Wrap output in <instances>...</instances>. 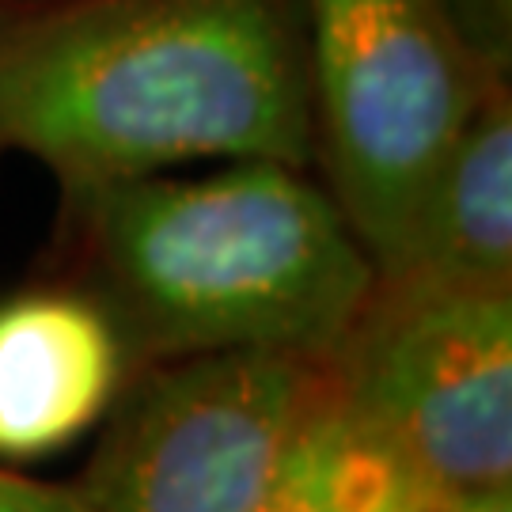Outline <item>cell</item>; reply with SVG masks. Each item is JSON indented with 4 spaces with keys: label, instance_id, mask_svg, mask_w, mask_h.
Masks as SVG:
<instances>
[{
    "label": "cell",
    "instance_id": "1",
    "mask_svg": "<svg viewBox=\"0 0 512 512\" xmlns=\"http://www.w3.org/2000/svg\"><path fill=\"white\" fill-rule=\"evenodd\" d=\"M31 156L61 190L190 160L311 171L300 0L0 4V160Z\"/></svg>",
    "mask_w": 512,
    "mask_h": 512
},
{
    "label": "cell",
    "instance_id": "2",
    "mask_svg": "<svg viewBox=\"0 0 512 512\" xmlns=\"http://www.w3.org/2000/svg\"><path fill=\"white\" fill-rule=\"evenodd\" d=\"M65 251L69 285L103 304L137 365L205 353L323 361L376 281L327 186L281 160L65 190Z\"/></svg>",
    "mask_w": 512,
    "mask_h": 512
},
{
    "label": "cell",
    "instance_id": "3",
    "mask_svg": "<svg viewBox=\"0 0 512 512\" xmlns=\"http://www.w3.org/2000/svg\"><path fill=\"white\" fill-rule=\"evenodd\" d=\"M311 171L380 270L478 99L497 80L440 0H300Z\"/></svg>",
    "mask_w": 512,
    "mask_h": 512
},
{
    "label": "cell",
    "instance_id": "4",
    "mask_svg": "<svg viewBox=\"0 0 512 512\" xmlns=\"http://www.w3.org/2000/svg\"><path fill=\"white\" fill-rule=\"evenodd\" d=\"M319 365L444 501L512 482V289L376 277Z\"/></svg>",
    "mask_w": 512,
    "mask_h": 512
},
{
    "label": "cell",
    "instance_id": "5",
    "mask_svg": "<svg viewBox=\"0 0 512 512\" xmlns=\"http://www.w3.org/2000/svg\"><path fill=\"white\" fill-rule=\"evenodd\" d=\"M315 376L293 353L137 365L80 494L92 512H251Z\"/></svg>",
    "mask_w": 512,
    "mask_h": 512
},
{
    "label": "cell",
    "instance_id": "6",
    "mask_svg": "<svg viewBox=\"0 0 512 512\" xmlns=\"http://www.w3.org/2000/svg\"><path fill=\"white\" fill-rule=\"evenodd\" d=\"M129 353L76 285L0 300V459H35L92 429L126 384Z\"/></svg>",
    "mask_w": 512,
    "mask_h": 512
},
{
    "label": "cell",
    "instance_id": "7",
    "mask_svg": "<svg viewBox=\"0 0 512 512\" xmlns=\"http://www.w3.org/2000/svg\"><path fill=\"white\" fill-rule=\"evenodd\" d=\"M376 277L512 289V84H494L478 99Z\"/></svg>",
    "mask_w": 512,
    "mask_h": 512
},
{
    "label": "cell",
    "instance_id": "8",
    "mask_svg": "<svg viewBox=\"0 0 512 512\" xmlns=\"http://www.w3.org/2000/svg\"><path fill=\"white\" fill-rule=\"evenodd\" d=\"M418 467L327 387L323 365L251 512H440Z\"/></svg>",
    "mask_w": 512,
    "mask_h": 512
},
{
    "label": "cell",
    "instance_id": "9",
    "mask_svg": "<svg viewBox=\"0 0 512 512\" xmlns=\"http://www.w3.org/2000/svg\"><path fill=\"white\" fill-rule=\"evenodd\" d=\"M459 42L497 80H512V0H440Z\"/></svg>",
    "mask_w": 512,
    "mask_h": 512
},
{
    "label": "cell",
    "instance_id": "10",
    "mask_svg": "<svg viewBox=\"0 0 512 512\" xmlns=\"http://www.w3.org/2000/svg\"><path fill=\"white\" fill-rule=\"evenodd\" d=\"M0 512H92V505L80 490L35 482L0 467Z\"/></svg>",
    "mask_w": 512,
    "mask_h": 512
},
{
    "label": "cell",
    "instance_id": "11",
    "mask_svg": "<svg viewBox=\"0 0 512 512\" xmlns=\"http://www.w3.org/2000/svg\"><path fill=\"white\" fill-rule=\"evenodd\" d=\"M440 512H512V482L448 497V501L440 505Z\"/></svg>",
    "mask_w": 512,
    "mask_h": 512
},
{
    "label": "cell",
    "instance_id": "12",
    "mask_svg": "<svg viewBox=\"0 0 512 512\" xmlns=\"http://www.w3.org/2000/svg\"><path fill=\"white\" fill-rule=\"evenodd\" d=\"M0 4H35V0H0Z\"/></svg>",
    "mask_w": 512,
    "mask_h": 512
}]
</instances>
